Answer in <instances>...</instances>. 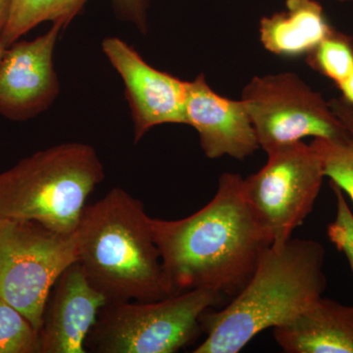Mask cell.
Masks as SVG:
<instances>
[{
    "label": "cell",
    "mask_w": 353,
    "mask_h": 353,
    "mask_svg": "<svg viewBox=\"0 0 353 353\" xmlns=\"http://www.w3.org/2000/svg\"><path fill=\"white\" fill-rule=\"evenodd\" d=\"M273 330L285 352L353 353V306L323 296Z\"/></svg>",
    "instance_id": "13"
},
{
    "label": "cell",
    "mask_w": 353,
    "mask_h": 353,
    "mask_svg": "<svg viewBox=\"0 0 353 353\" xmlns=\"http://www.w3.org/2000/svg\"><path fill=\"white\" fill-rule=\"evenodd\" d=\"M309 66L336 85L353 71V39L333 30L306 55Z\"/></svg>",
    "instance_id": "17"
},
{
    "label": "cell",
    "mask_w": 353,
    "mask_h": 353,
    "mask_svg": "<svg viewBox=\"0 0 353 353\" xmlns=\"http://www.w3.org/2000/svg\"><path fill=\"white\" fill-rule=\"evenodd\" d=\"M61 24L32 41L9 46L0 61V114L27 121L46 110L59 94L53 52Z\"/></svg>",
    "instance_id": "10"
},
{
    "label": "cell",
    "mask_w": 353,
    "mask_h": 353,
    "mask_svg": "<svg viewBox=\"0 0 353 353\" xmlns=\"http://www.w3.org/2000/svg\"><path fill=\"white\" fill-rule=\"evenodd\" d=\"M324 246L292 239L265 250L250 282L220 310L201 317L206 339L194 353H238L269 328L284 325L323 296Z\"/></svg>",
    "instance_id": "2"
},
{
    "label": "cell",
    "mask_w": 353,
    "mask_h": 353,
    "mask_svg": "<svg viewBox=\"0 0 353 353\" xmlns=\"http://www.w3.org/2000/svg\"><path fill=\"white\" fill-rule=\"evenodd\" d=\"M78 261L76 234L32 220L0 216V299L37 330L44 304L62 272Z\"/></svg>",
    "instance_id": "6"
},
{
    "label": "cell",
    "mask_w": 353,
    "mask_h": 353,
    "mask_svg": "<svg viewBox=\"0 0 353 353\" xmlns=\"http://www.w3.org/2000/svg\"><path fill=\"white\" fill-rule=\"evenodd\" d=\"M78 263L108 301H155L171 296L143 202L115 188L85 206L76 232Z\"/></svg>",
    "instance_id": "3"
},
{
    "label": "cell",
    "mask_w": 353,
    "mask_h": 353,
    "mask_svg": "<svg viewBox=\"0 0 353 353\" xmlns=\"http://www.w3.org/2000/svg\"><path fill=\"white\" fill-rule=\"evenodd\" d=\"M243 178L224 173L210 201L181 220L152 218L172 296L188 290H214L234 299L252 279L270 241L241 192Z\"/></svg>",
    "instance_id": "1"
},
{
    "label": "cell",
    "mask_w": 353,
    "mask_h": 353,
    "mask_svg": "<svg viewBox=\"0 0 353 353\" xmlns=\"http://www.w3.org/2000/svg\"><path fill=\"white\" fill-rule=\"evenodd\" d=\"M11 0H0V36L6 27L9 12H10Z\"/></svg>",
    "instance_id": "22"
},
{
    "label": "cell",
    "mask_w": 353,
    "mask_h": 353,
    "mask_svg": "<svg viewBox=\"0 0 353 353\" xmlns=\"http://www.w3.org/2000/svg\"><path fill=\"white\" fill-rule=\"evenodd\" d=\"M214 290H188L155 301H108L85 341L88 352L174 353L202 333L201 317L223 305Z\"/></svg>",
    "instance_id": "5"
},
{
    "label": "cell",
    "mask_w": 353,
    "mask_h": 353,
    "mask_svg": "<svg viewBox=\"0 0 353 353\" xmlns=\"http://www.w3.org/2000/svg\"><path fill=\"white\" fill-rule=\"evenodd\" d=\"M101 46L124 83L134 122V143L153 127L185 125L187 81L153 68L119 38L105 39Z\"/></svg>",
    "instance_id": "9"
},
{
    "label": "cell",
    "mask_w": 353,
    "mask_h": 353,
    "mask_svg": "<svg viewBox=\"0 0 353 353\" xmlns=\"http://www.w3.org/2000/svg\"><path fill=\"white\" fill-rule=\"evenodd\" d=\"M241 99L266 153L308 137L341 141L350 136L330 102L296 74L254 77L243 88Z\"/></svg>",
    "instance_id": "8"
},
{
    "label": "cell",
    "mask_w": 353,
    "mask_h": 353,
    "mask_svg": "<svg viewBox=\"0 0 353 353\" xmlns=\"http://www.w3.org/2000/svg\"><path fill=\"white\" fill-rule=\"evenodd\" d=\"M336 87L339 88V90H341V95H343L341 99L347 101V103L353 105V71L345 81L339 83Z\"/></svg>",
    "instance_id": "21"
},
{
    "label": "cell",
    "mask_w": 353,
    "mask_h": 353,
    "mask_svg": "<svg viewBox=\"0 0 353 353\" xmlns=\"http://www.w3.org/2000/svg\"><path fill=\"white\" fill-rule=\"evenodd\" d=\"M106 303L78 261L67 267L43 306L39 329L41 353H87L88 334Z\"/></svg>",
    "instance_id": "11"
},
{
    "label": "cell",
    "mask_w": 353,
    "mask_h": 353,
    "mask_svg": "<svg viewBox=\"0 0 353 353\" xmlns=\"http://www.w3.org/2000/svg\"><path fill=\"white\" fill-rule=\"evenodd\" d=\"M116 11L125 20L134 23L139 31L146 32V11L150 0H111Z\"/></svg>",
    "instance_id": "20"
},
{
    "label": "cell",
    "mask_w": 353,
    "mask_h": 353,
    "mask_svg": "<svg viewBox=\"0 0 353 353\" xmlns=\"http://www.w3.org/2000/svg\"><path fill=\"white\" fill-rule=\"evenodd\" d=\"M333 30L319 2L287 0L285 10L260 21V41L265 50L278 57H303Z\"/></svg>",
    "instance_id": "14"
},
{
    "label": "cell",
    "mask_w": 353,
    "mask_h": 353,
    "mask_svg": "<svg viewBox=\"0 0 353 353\" xmlns=\"http://www.w3.org/2000/svg\"><path fill=\"white\" fill-rule=\"evenodd\" d=\"M267 163L243 179L241 192L271 245L290 240L312 212L325 172L319 154L303 141L267 153Z\"/></svg>",
    "instance_id": "7"
},
{
    "label": "cell",
    "mask_w": 353,
    "mask_h": 353,
    "mask_svg": "<svg viewBox=\"0 0 353 353\" xmlns=\"http://www.w3.org/2000/svg\"><path fill=\"white\" fill-rule=\"evenodd\" d=\"M340 2H353V0H338Z\"/></svg>",
    "instance_id": "24"
},
{
    "label": "cell",
    "mask_w": 353,
    "mask_h": 353,
    "mask_svg": "<svg viewBox=\"0 0 353 353\" xmlns=\"http://www.w3.org/2000/svg\"><path fill=\"white\" fill-rule=\"evenodd\" d=\"M104 176L92 146L68 143L41 150L0 173V216L75 234L88 197Z\"/></svg>",
    "instance_id": "4"
},
{
    "label": "cell",
    "mask_w": 353,
    "mask_h": 353,
    "mask_svg": "<svg viewBox=\"0 0 353 353\" xmlns=\"http://www.w3.org/2000/svg\"><path fill=\"white\" fill-rule=\"evenodd\" d=\"M330 105L350 136L341 141L314 139L311 145L321 158L325 176L353 202V105L343 99H333Z\"/></svg>",
    "instance_id": "16"
},
{
    "label": "cell",
    "mask_w": 353,
    "mask_h": 353,
    "mask_svg": "<svg viewBox=\"0 0 353 353\" xmlns=\"http://www.w3.org/2000/svg\"><path fill=\"white\" fill-rule=\"evenodd\" d=\"M185 125L196 130L204 154L243 160L260 148L243 101L215 92L204 74L187 82Z\"/></svg>",
    "instance_id": "12"
},
{
    "label": "cell",
    "mask_w": 353,
    "mask_h": 353,
    "mask_svg": "<svg viewBox=\"0 0 353 353\" xmlns=\"http://www.w3.org/2000/svg\"><path fill=\"white\" fill-rule=\"evenodd\" d=\"M0 353H41L39 331L19 310L0 299Z\"/></svg>",
    "instance_id": "18"
},
{
    "label": "cell",
    "mask_w": 353,
    "mask_h": 353,
    "mask_svg": "<svg viewBox=\"0 0 353 353\" xmlns=\"http://www.w3.org/2000/svg\"><path fill=\"white\" fill-rule=\"evenodd\" d=\"M330 187L336 196V213L327 228V234L331 243L345 255L353 273V213L345 192L333 183H330Z\"/></svg>",
    "instance_id": "19"
},
{
    "label": "cell",
    "mask_w": 353,
    "mask_h": 353,
    "mask_svg": "<svg viewBox=\"0 0 353 353\" xmlns=\"http://www.w3.org/2000/svg\"><path fill=\"white\" fill-rule=\"evenodd\" d=\"M87 2L88 0H11L10 12L0 36V43L9 48L26 32L46 21L67 27Z\"/></svg>",
    "instance_id": "15"
},
{
    "label": "cell",
    "mask_w": 353,
    "mask_h": 353,
    "mask_svg": "<svg viewBox=\"0 0 353 353\" xmlns=\"http://www.w3.org/2000/svg\"><path fill=\"white\" fill-rule=\"evenodd\" d=\"M6 48L0 43V61H1L2 57H3L4 52H6Z\"/></svg>",
    "instance_id": "23"
}]
</instances>
